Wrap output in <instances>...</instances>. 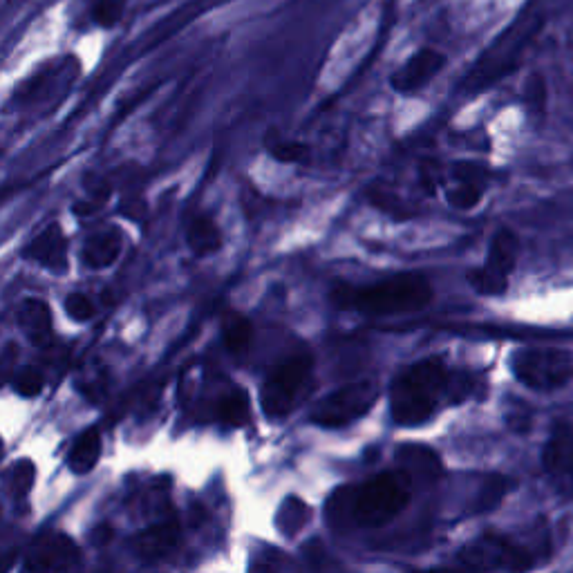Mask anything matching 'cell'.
I'll return each instance as SVG.
<instances>
[{"label": "cell", "instance_id": "20", "mask_svg": "<svg viewBox=\"0 0 573 573\" xmlns=\"http://www.w3.org/2000/svg\"><path fill=\"white\" fill-rule=\"evenodd\" d=\"M218 417L222 424L229 428H240L244 424H249L251 401L247 397V392L240 388L227 392V397H222L218 403Z\"/></svg>", "mask_w": 573, "mask_h": 573}, {"label": "cell", "instance_id": "13", "mask_svg": "<svg viewBox=\"0 0 573 573\" xmlns=\"http://www.w3.org/2000/svg\"><path fill=\"white\" fill-rule=\"evenodd\" d=\"M23 256L32 262H39L45 269L56 271V274H63L70 265V256H68V240H65L59 224H52V227L45 229L39 238H34L27 244Z\"/></svg>", "mask_w": 573, "mask_h": 573}, {"label": "cell", "instance_id": "2", "mask_svg": "<svg viewBox=\"0 0 573 573\" xmlns=\"http://www.w3.org/2000/svg\"><path fill=\"white\" fill-rule=\"evenodd\" d=\"M432 296H435L432 294V285L424 276L401 274L363 287L341 283L332 289L330 300L336 307L350 309V312L368 316H390L419 312V309L430 305Z\"/></svg>", "mask_w": 573, "mask_h": 573}, {"label": "cell", "instance_id": "18", "mask_svg": "<svg viewBox=\"0 0 573 573\" xmlns=\"http://www.w3.org/2000/svg\"><path fill=\"white\" fill-rule=\"evenodd\" d=\"M186 242H189L195 256H209L222 247V236L218 224L209 215H197L186 229Z\"/></svg>", "mask_w": 573, "mask_h": 573}, {"label": "cell", "instance_id": "4", "mask_svg": "<svg viewBox=\"0 0 573 573\" xmlns=\"http://www.w3.org/2000/svg\"><path fill=\"white\" fill-rule=\"evenodd\" d=\"M312 381V359L305 354L291 356L269 374L260 388V406L265 417L280 421L289 417L303 399Z\"/></svg>", "mask_w": 573, "mask_h": 573}, {"label": "cell", "instance_id": "1", "mask_svg": "<svg viewBox=\"0 0 573 573\" xmlns=\"http://www.w3.org/2000/svg\"><path fill=\"white\" fill-rule=\"evenodd\" d=\"M471 392V379L450 372L439 359L419 361L392 381L390 410L399 426H421L441 403H457Z\"/></svg>", "mask_w": 573, "mask_h": 573}, {"label": "cell", "instance_id": "26", "mask_svg": "<svg viewBox=\"0 0 573 573\" xmlns=\"http://www.w3.org/2000/svg\"><path fill=\"white\" fill-rule=\"evenodd\" d=\"M65 312H68L72 321L86 323L92 316H95V305H92V300L88 296L70 294L68 298H65Z\"/></svg>", "mask_w": 573, "mask_h": 573}, {"label": "cell", "instance_id": "15", "mask_svg": "<svg viewBox=\"0 0 573 573\" xmlns=\"http://www.w3.org/2000/svg\"><path fill=\"white\" fill-rule=\"evenodd\" d=\"M18 325L34 345H45L52 338V312L45 300L25 298L16 312Z\"/></svg>", "mask_w": 573, "mask_h": 573}, {"label": "cell", "instance_id": "12", "mask_svg": "<svg viewBox=\"0 0 573 573\" xmlns=\"http://www.w3.org/2000/svg\"><path fill=\"white\" fill-rule=\"evenodd\" d=\"M446 56L439 50L421 48L410 59L401 65V68L390 77V86L401 92V95H410L430 83L437 74L444 70Z\"/></svg>", "mask_w": 573, "mask_h": 573}, {"label": "cell", "instance_id": "8", "mask_svg": "<svg viewBox=\"0 0 573 573\" xmlns=\"http://www.w3.org/2000/svg\"><path fill=\"white\" fill-rule=\"evenodd\" d=\"M459 562L482 571H524L533 567V551L511 540L509 535L484 533L459 553Z\"/></svg>", "mask_w": 573, "mask_h": 573}, {"label": "cell", "instance_id": "17", "mask_svg": "<svg viewBox=\"0 0 573 573\" xmlns=\"http://www.w3.org/2000/svg\"><path fill=\"white\" fill-rule=\"evenodd\" d=\"M99 457H101V435L95 428H88L81 432L77 441H74L68 464L72 468V473L86 475L97 466Z\"/></svg>", "mask_w": 573, "mask_h": 573}, {"label": "cell", "instance_id": "24", "mask_svg": "<svg viewBox=\"0 0 573 573\" xmlns=\"http://www.w3.org/2000/svg\"><path fill=\"white\" fill-rule=\"evenodd\" d=\"M12 385L18 394H23L27 399L39 397L45 388V377L36 368H21L14 372Z\"/></svg>", "mask_w": 573, "mask_h": 573}, {"label": "cell", "instance_id": "22", "mask_svg": "<svg viewBox=\"0 0 573 573\" xmlns=\"http://www.w3.org/2000/svg\"><path fill=\"white\" fill-rule=\"evenodd\" d=\"M446 200L459 211L475 209L479 200H482V186H479L473 175H459L457 186L446 193Z\"/></svg>", "mask_w": 573, "mask_h": 573}, {"label": "cell", "instance_id": "14", "mask_svg": "<svg viewBox=\"0 0 573 573\" xmlns=\"http://www.w3.org/2000/svg\"><path fill=\"white\" fill-rule=\"evenodd\" d=\"M180 544V526L175 522H162L150 526V529L137 533L133 540V551L137 558L146 562H155L166 558L168 553H173Z\"/></svg>", "mask_w": 573, "mask_h": 573}, {"label": "cell", "instance_id": "16", "mask_svg": "<svg viewBox=\"0 0 573 573\" xmlns=\"http://www.w3.org/2000/svg\"><path fill=\"white\" fill-rule=\"evenodd\" d=\"M121 249H124V238H121V233L117 229L99 231L83 244L81 260L83 265L90 269H106L110 265H115L117 258L121 256Z\"/></svg>", "mask_w": 573, "mask_h": 573}, {"label": "cell", "instance_id": "19", "mask_svg": "<svg viewBox=\"0 0 573 573\" xmlns=\"http://www.w3.org/2000/svg\"><path fill=\"white\" fill-rule=\"evenodd\" d=\"M222 338L231 354L236 356L247 354L253 338V327L249 323V318L236 312H229L222 318Z\"/></svg>", "mask_w": 573, "mask_h": 573}, {"label": "cell", "instance_id": "28", "mask_svg": "<svg viewBox=\"0 0 573 573\" xmlns=\"http://www.w3.org/2000/svg\"><path fill=\"white\" fill-rule=\"evenodd\" d=\"M526 99H529V103L535 110L544 108V101H547V88H544V81L542 77H538V74L526 83Z\"/></svg>", "mask_w": 573, "mask_h": 573}, {"label": "cell", "instance_id": "3", "mask_svg": "<svg viewBox=\"0 0 573 573\" xmlns=\"http://www.w3.org/2000/svg\"><path fill=\"white\" fill-rule=\"evenodd\" d=\"M408 502V479L401 473H381L356 488L350 502V515L354 524L374 529L397 518Z\"/></svg>", "mask_w": 573, "mask_h": 573}, {"label": "cell", "instance_id": "21", "mask_svg": "<svg viewBox=\"0 0 573 573\" xmlns=\"http://www.w3.org/2000/svg\"><path fill=\"white\" fill-rule=\"evenodd\" d=\"M309 515H312V509H309L303 500L289 497V500H285L283 506H280V511L276 515V526L280 529V533L287 535V538H294V535L303 531V526L309 522Z\"/></svg>", "mask_w": 573, "mask_h": 573}, {"label": "cell", "instance_id": "25", "mask_svg": "<svg viewBox=\"0 0 573 573\" xmlns=\"http://www.w3.org/2000/svg\"><path fill=\"white\" fill-rule=\"evenodd\" d=\"M128 0H95L92 3V18L101 25V27H112L115 25L121 14H124Z\"/></svg>", "mask_w": 573, "mask_h": 573}, {"label": "cell", "instance_id": "23", "mask_svg": "<svg viewBox=\"0 0 573 573\" xmlns=\"http://www.w3.org/2000/svg\"><path fill=\"white\" fill-rule=\"evenodd\" d=\"M36 479V466L30 462V459H21L16 462L7 473V491L14 500H23V497L30 495L32 486Z\"/></svg>", "mask_w": 573, "mask_h": 573}, {"label": "cell", "instance_id": "10", "mask_svg": "<svg viewBox=\"0 0 573 573\" xmlns=\"http://www.w3.org/2000/svg\"><path fill=\"white\" fill-rule=\"evenodd\" d=\"M81 567L77 542L65 533L39 535L25 551V571H72Z\"/></svg>", "mask_w": 573, "mask_h": 573}, {"label": "cell", "instance_id": "27", "mask_svg": "<svg viewBox=\"0 0 573 573\" xmlns=\"http://www.w3.org/2000/svg\"><path fill=\"white\" fill-rule=\"evenodd\" d=\"M271 155L280 159V162L298 164V162H307L309 148L300 142H278V144H271Z\"/></svg>", "mask_w": 573, "mask_h": 573}, {"label": "cell", "instance_id": "6", "mask_svg": "<svg viewBox=\"0 0 573 573\" xmlns=\"http://www.w3.org/2000/svg\"><path fill=\"white\" fill-rule=\"evenodd\" d=\"M511 370L524 388L553 392L573 377V356L560 347H524L511 359Z\"/></svg>", "mask_w": 573, "mask_h": 573}, {"label": "cell", "instance_id": "11", "mask_svg": "<svg viewBox=\"0 0 573 573\" xmlns=\"http://www.w3.org/2000/svg\"><path fill=\"white\" fill-rule=\"evenodd\" d=\"M544 473L565 500H573V430L558 421L542 450Z\"/></svg>", "mask_w": 573, "mask_h": 573}, {"label": "cell", "instance_id": "7", "mask_svg": "<svg viewBox=\"0 0 573 573\" xmlns=\"http://www.w3.org/2000/svg\"><path fill=\"white\" fill-rule=\"evenodd\" d=\"M379 399V385L374 381H354L327 394L312 408V424L321 428H343L368 415Z\"/></svg>", "mask_w": 573, "mask_h": 573}, {"label": "cell", "instance_id": "5", "mask_svg": "<svg viewBox=\"0 0 573 573\" xmlns=\"http://www.w3.org/2000/svg\"><path fill=\"white\" fill-rule=\"evenodd\" d=\"M540 25H542L540 18L529 12L518 18V21H515L509 30L493 43V48L479 59L471 79H468V86L484 88L488 83L504 77L506 72H511L515 65H518L526 45H529L533 41V36L538 34Z\"/></svg>", "mask_w": 573, "mask_h": 573}, {"label": "cell", "instance_id": "29", "mask_svg": "<svg viewBox=\"0 0 573 573\" xmlns=\"http://www.w3.org/2000/svg\"><path fill=\"white\" fill-rule=\"evenodd\" d=\"M110 535H112L110 526H99V529H97L95 533H92V538H95L97 544H103V542L110 540Z\"/></svg>", "mask_w": 573, "mask_h": 573}, {"label": "cell", "instance_id": "9", "mask_svg": "<svg viewBox=\"0 0 573 573\" xmlns=\"http://www.w3.org/2000/svg\"><path fill=\"white\" fill-rule=\"evenodd\" d=\"M520 256V240L513 231L502 229L488 249L486 265L473 269L468 274V283L482 296H502L506 287H509V278L513 274L515 265H518Z\"/></svg>", "mask_w": 573, "mask_h": 573}]
</instances>
